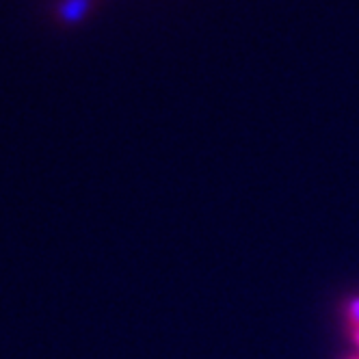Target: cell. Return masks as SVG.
<instances>
[{
  "instance_id": "obj_2",
  "label": "cell",
  "mask_w": 359,
  "mask_h": 359,
  "mask_svg": "<svg viewBox=\"0 0 359 359\" xmlns=\"http://www.w3.org/2000/svg\"><path fill=\"white\" fill-rule=\"evenodd\" d=\"M346 320L353 327H359V297L348 303V307H346Z\"/></svg>"
},
{
  "instance_id": "obj_1",
  "label": "cell",
  "mask_w": 359,
  "mask_h": 359,
  "mask_svg": "<svg viewBox=\"0 0 359 359\" xmlns=\"http://www.w3.org/2000/svg\"><path fill=\"white\" fill-rule=\"evenodd\" d=\"M83 9H85V0H72V3L65 5L63 15H65L67 20H76V18H79V15L83 13Z\"/></svg>"
},
{
  "instance_id": "obj_4",
  "label": "cell",
  "mask_w": 359,
  "mask_h": 359,
  "mask_svg": "<svg viewBox=\"0 0 359 359\" xmlns=\"http://www.w3.org/2000/svg\"><path fill=\"white\" fill-rule=\"evenodd\" d=\"M357 359H359V357H357Z\"/></svg>"
},
{
  "instance_id": "obj_3",
  "label": "cell",
  "mask_w": 359,
  "mask_h": 359,
  "mask_svg": "<svg viewBox=\"0 0 359 359\" xmlns=\"http://www.w3.org/2000/svg\"><path fill=\"white\" fill-rule=\"evenodd\" d=\"M351 336H353L355 344H359V327H353V331H351Z\"/></svg>"
}]
</instances>
